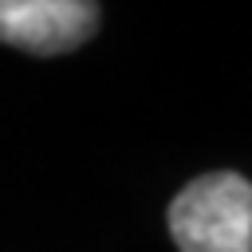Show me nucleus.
Masks as SVG:
<instances>
[{
    "label": "nucleus",
    "mask_w": 252,
    "mask_h": 252,
    "mask_svg": "<svg viewBox=\"0 0 252 252\" xmlns=\"http://www.w3.org/2000/svg\"><path fill=\"white\" fill-rule=\"evenodd\" d=\"M98 28V0H0V43L32 55L83 47Z\"/></svg>",
    "instance_id": "2"
},
{
    "label": "nucleus",
    "mask_w": 252,
    "mask_h": 252,
    "mask_svg": "<svg viewBox=\"0 0 252 252\" xmlns=\"http://www.w3.org/2000/svg\"><path fill=\"white\" fill-rule=\"evenodd\" d=\"M177 252H252V185L232 169L193 177L169 201Z\"/></svg>",
    "instance_id": "1"
}]
</instances>
